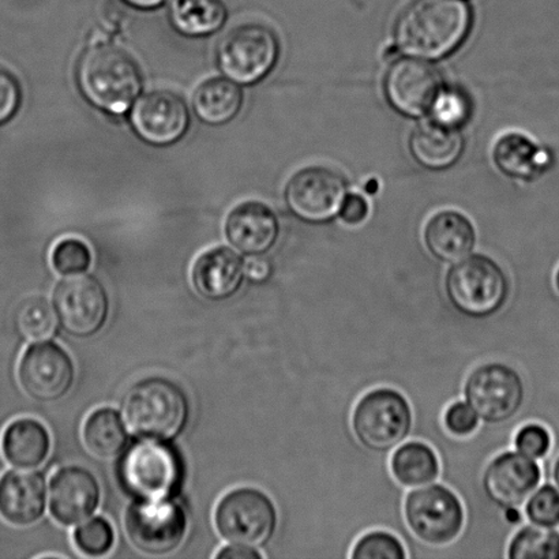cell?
<instances>
[{"instance_id":"cell-14","label":"cell","mask_w":559,"mask_h":559,"mask_svg":"<svg viewBox=\"0 0 559 559\" xmlns=\"http://www.w3.org/2000/svg\"><path fill=\"white\" fill-rule=\"evenodd\" d=\"M22 391L38 403H55L71 391L75 365L62 345L43 342L31 345L19 366Z\"/></svg>"},{"instance_id":"cell-2","label":"cell","mask_w":559,"mask_h":559,"mask_svg":"<svg viewBox=\"0 0 559 559\" xmlns=\"http://www.w3.org/2000/svg\"><path fill=\"white\" fill-rule=\"evenodd\" d=\"M75 75L82 96L92 106L112 115L128 111L142 91L140 66L112 44L87 48L76 64Z\"/></svg>"},{"instance_id":"cell-39","label":"cell","mask_w":559,"mask_h":559,"mask_svg":"<svg viewBox=\"0 0 559 559\" xmlns=\"http://www.w3.org/2000/svg\"><path fill=\"white\" fill-rule=\"evenodd\" d=\"M22 87L10 71L0 68V124L14 117L21 106Z\"/></svg>"},{"instance_id":"cell-27","label":"cell","mask_w":559,"mask_h":559,"mask_svg":"<svg viewBox=\"0 0 559 559\" xmlns=\"http://www.w3.org/2000/svg\"><path fill=\"white\" fill-rule=\"evenodd\" d=\"M168 19L188 37H206L226 25L228 11L222 0H171Z\"/></svg>"},{"instance_id":"cell-41","label":"cell","mask_w":559,"mask_h":559,"mask_svg":"<svg viewBox=\"0 0 559 559\" xmlns=\"http://www.w3.org/2000/svg\"><path fill=\"white\" fill-rule=\"evenodd\" d=\"M217 559H261L264 556L259 550L251 549L250 546L234 545L224 547L216 555Z\"/></svg>"},{"instance_id":"cell-5","label":"cell","mask_w":559,"mask_h":559,"mask_svg":"<svg viewBox=\"0 0 559 559\" xmlns=\"http://www.w3.org/2000/svg\"><path fill=\"white\" fill-rule=\"evenodd\" d=\"M414 413L408 399L393 388H377L356 403L350 427L361 447L389 453L403 445L413 431Z\"/></svg>"},{"instance_id":"cell-38","label":"cell","mask_w":559,"mask_h":559,"mask_svg":"<svg viewBox=\"0 0 559 559\" xmlns=\"http://www.w3.org/2000/svg\"><path fill=\"white\" fill-rule=\"evenodd\" d=\"M480 419L474 409L465 402H456L443 414V426L452 436L464 438L473 436L478 430Z\"/></svg>"},{"instance_id":"cell-32","label":"cell","mask_w":559,"mask_h":559,"mask_svg":"<svg viewBox=\"0 0 559 559\" xmlns=\"http://www.w3.org/2000/svg\"><path fill=\"white\" fill-rule=\"evenodd\" d=\"M429 115L432 122L460 130L473 115V102L462 87L443 85Z\"/></svg>"},{"instance_id":"cell-10","label":"cell","mask_w":559,"mask_h":559,"mask_svg":"<svg viewBox=\"0 0 559 559\" xmlns=\"http://www.w3.org/2000/svg\"><path fill=\"white\" fill-rule=\"evenodd\" d=\"M465 403L486 425L511 421L525 403V383L512 366L489 361L475 367L464 382Z\"/></svg>"},{"instance_id":"cell-44","label":"cell","mask_w":559,"mask_h":559,"mask_svg":"<svg viewBox=\"0 0 559 559\" xmlns=\"http://www.w3.org/2000/svg\"><path fill=\"white\" fill-rule=\"evenodd\" d=\"M506 519L509 524L518 525L522 523V512L519 511V508L506 509Z\"/></svg>"},{"instance_id":"cell-8","label":"cell","mask_w":559,"mask_h":559,"mask_svg":"<svg viewBox=\"0 0 559 559\" xmlns=\"http://www.w3.org/2000/svg\"><path fill=\"white\" fill-rule=\"evenodd\" d=\"M280 41L275 32L264 24L234 27L217 44L218 69L227 79L242 85H253L275 69Z\"/></svg>"},{"instance_id":"cell-17","label":"cell","mask_w":559,"mask_h":559,"mask_svg":"<svg viewBox=\"0 0 559 559\" xmlns=\"http://www.w3.org/2000/svg\"><path fill=\"white\" fill-rule=\"evenodd\" d=\"M542 469L536 460L518 451L498 454L481 476V487L496 507L520 508L538 489Z\"/></svg>"},{"instance_id":"cell-42","label":"cell","mask_w":559,"mask_h":559,"mask_svg":"<svg viewBox=\"0 0 559 559\" xmlns=\"http://www.w3.org/2000/svg\"><path fill=\"white\" fill-rule=\"evenodd\" d=\"M271 271L270 262L262 260L261 257H253V261L246 265V275L255 280V282H264L270 277Z\"/></svg>"},{"instance_id":"cell-6","label":"cell","mask_w":559,"mask_h":559,"mask_svg":"<svg viewBox=\"0 0 559 559\" xmlns=\"http://www.w3.org/2000/svg\"><path fill=\"white\" fill-rule=\"evenodd\" d=\"M119 473L136 500H173L182 489L185 463L168 441L146 440L126 452Z\"/></svg>"},{"instance_id":"cell-40","label":"cell","mask_w":559,"mask_h":559,"mask_svg":"<svg viewBox=\"0 0 559 559\" xmlns=\"http://www.w3.org/2000/svg\"><path fill=\"white\" fill-rule=\"evenodd\" d=\"M369 202L360 194H348L340 210L338 216L348 226H358L369 216Z\"/></svg>"},{"instance_id":"cell-31","label":"cell","mask_w":559,"mask_h":559,"mask_svg":"<svg viewBox=\"0 0 559 559\" xmlns=\"http://www.w3.org/2000/svg\"><path fill=\"white\" fill-rule=\"evenodd\" d=\"M15 326L22 337L29 342L51 336L57 326L53 306L43 296H31L15 311Z\"/></svg>"},{"instance_id":"cell-13","label":"cell","mask_w":559,"mask_h":559,"mask_svg":"<svg viewBox=\"0 0 559 559\" xmlns=\"http://www.w3.org/2000/svg\"><path fill=\"white\" fill-rule=\"evenodd\" d=\"M347 195V179L328 167L300 169L288 180L284 191L290 213L309 224L332 222L338 216Z\"/></svg>"},{"instance_id":"cell-20","label":"cell","mask_w":559,"mask_h":559,"mask_svg":"<svg viewBox=\"0 0 559 559\" xmlns=\"http://www.w3.org/2000/svg\"><path fill=\"white\" fill-rule=\"evenodd\" d=\"M224 233L240 253L262 257L276 245L280 223L270 206L260 201H246L228 213Z\"/></svg>"},{"instance_id":"cell-15","label":"cell","mask_w":559,"mask_h":559,"mask_svg":"<svg viewBox=\"0 0 559 559\" xmlns=\"http://www.w3.org/2000/svg\"><path fill=\"white\" fill-rule=\"evenodd\" d=\"M443 84L440 70L418 58L394 60L383 79V93L394 111L407 118L430 114Z\"/></svg>"},{"instance_id":"cell-19","label":"cell","mask_w":559,"mask_h":559,"mask_svg":"<svg viewBox=\"0 0 559 559\" xmlns=\"http://www.w3.org/2000/svg\"><path fill=\"white\" fill-rule=\"evenodd\" d=\"M47 508V484L40 473L8 471L0 476V518L14 527L40 522Z\"/></svg>"},{"instance_id":"cell-9","label":"cell","mask_w":559,"mask_h":559,"mask_svg":"<svg viewBox=\"0 0 559 559\" xmlns=\"http://www.w3.org/2000/svg\"><path fill=\"white\" fill-rule=\"evenodd\" d=\"M277 524L275 502L255 487L228 491L215 511L217 533L233 545L257 547L270 544Z\"/></svg>"},{"instance_id":"cell-37","label":"cell","mask_w":559,"mask_h":559,"mask_svg":"<svg viewBox=\"0 0 559 559\" xmlns=\"http://www.w3.org/2000/svg\"><path fill=\"white\" fill-rule=\"evenodd\" d=\"M551 445L550 431L538 424L525 425L514 436V449L534 460L545 459L549 454Z\"/></svg>"},{"instance_id":"cell-43","label":"cell","mask_w":559,"mask_h":559,"mask_svg":"<svg viewBox=\"0 0 559 559\" xmlns=\"http://www.w3.org/2000/svg\"><path fill=\"white\" fill-rule=\"evenodd\" d=\"M123 2L139 10H155L162 8L167 0H123Z\"/></svg>"},{"instance_id":"cell-30","label":"cell","mask_w":559,"mask_h":559,"mask_svg":"<svg viewBox=\"0 0 559 559\" xmlns=\"http://www.w3.org/2000/svg\"><path fill=\"white\" fill-rule=\"evenodd\" d=\"M509 559H559V533L555 528L527 525L509 542Z\"/></svg>"},{"instance_id":"cell-34","label":"cell","mask_w":559,"mask_h":559,"mask_svg":"<svg viewBox=\"0 0 559 559\" xmlns=\"http://www.w3.org/2000/svg\"><path fill=\"white\" fill-rule=\"evenodd\" d=\"M74 544L82 555L103 557L112 550L115 531L104 518H93L74 531Z\"/></svg>"},{"instance_id":"cell-21","label":"cell","mask_w":559,"mask_h":559,"mask_svg":"<svg viewBox=\"0 0 559 559\" xmlns=\"http://www.w3.org/2000/svg\"><path fill=\"white\" fill-rule=\"evenodd\" d=\"M246 277L242 257L226 246L204 251L191 267V284L206 300L223 301L239 293Z\"/></svg>"},{"instance_id":"cell-24","label":"cell","mask_w":559,"mask_h":559,"mask_svg":"<svg viewBox=\"0 0 559 559\" xmlns=\"http://www.w3.org/2000/svg\"><path fill=\"white\" fill-rule=\"evenodd\" d=\"M0 447L4 459L14 467L37 468L51 451V436L41 421L16 419L5 427Z\"/></svg>"},{"instance_id":"cell-45","label":"cell","mask_w":559,"mask_h":559,"mask_svg":"<svg viewBox=\"0 0 559 559\" xmlns=\"http://www.w3.org/2000/svg\"><path fill=\"white\" fill-rule=\"evenodd\" d=\"M552 479H555L557 490L559 491V457L557 459L555 468H552Z\"/></svg>"},{"instance_id":"cell-11","label":"cell","mask_w":559,"mask_h":559,"mask_svg":"<svg viewBox=\"0 0 559 559\" xmlns=\"http://www.w3.org/2000/svg\"><path fill=\"white\" fill-rule=\"evenodd\" d=\"M130 544L146 556L171 555L188 534V516L173 500H139L124 518Z\"/></svg>"},{"instance_id":"cell-35","label":"cell","mask_w":559,"mask_h":559,"mask_svg":"<svg viewBox=\"0 0 559 559\" xmlns=\"http://www.w3.org/2000/svg\"><path fill=\"white\" fill-rule=\"evenodd\" d=\"M349 557L353 559H405L407 551L396 535L378 530L360 536Z\"/></svg>"},{"instance_id":"cell-25","label":"cell","mask_w":559,"mask_h":559,"mask_svg":"<svg viewBox=\"0 0 559 559\" xmlns=\"http://www.w3.org/2000/svg\"><path fill=\"white\" fill-rule=\"evenodd\" d=\"M492 160L508 178L534 180L549 169V152L520 133L502 135L492 150Z\"/></svg>"},{"instance_id":"cell-28","label":"cell","mask_w":559,"mask_h":559,"mask_svg":"<svg viewBox=\"0 0 559 559\" xmlns=\"http://www.w3.org/2000/svg\"><path fill=\"white\" fill-rule=\"evenodd\" d=\"M391 471L397 484L408 489L435 484L440 478L441 463L435 449L425 442H404L392 454Z\"/></svg>"},{"instance_id":"cell-18","label":"cell","mask_w":559,"mask_h":559,"mask_svg":"<svg viewBox=\"0 0 559 559\" xmlns=\"http://www.w3.org/2000/svg\"><path fill=\"white\" fill-rule=\"evenodd\" d=\"M102 490L95 475L80 465H69L53 475L49 486V511L60 525H76L100 506Z\"/></svg>"},{"instance_id":"cell-29","label":"cell","mask_w":559,"mask_h":559,"mask_svg":"<svg viewBox=\"0 0 559 559\" xmlns=\"http://www.w3.org/2000/svg\"><path fill=\"white\" fill-rule=\"evenodd\" d=\"M84 443L93 456L103 460L118 457L128 448L129 435L122 416L114 408H98L87 416L82 429Z\"/></svg>"},{"instance_id":"cell-12","label":"cell","mask_w":559,"mask_h":559,"mask_svg":"<svg viewBox=\"0 0 559 559\" xmlns=\"http://www.w3.org/2000/svg\"><path fill=\"white\" fill-rule=\"evenodd\" d=\"M52 306L66 333L90 338L106 325L109 296L102 282L82 273L60 280L53 289Z\"/></svg>"},{"instance_id":"cell-3","label":"cell","mask_w":559,"mask_h":559,"mask_svg":"<svg viewBox=\"0 0 559 559\" xmlns=\"http://www.w3.org/2000/svg\"><path fill=\"white\" fill-rule=\"evenodd\" d=\"M123 414L136 436L169 442L182 435L188 426V394L168 378H145L126 393Z\"/></svg>"},{"instance_id":"cell-1","label":"cell","mask_w":559,"mask_h":559,"mask_svg":"<svg viewBox=\"0 0 559 559\" xmlns=\"http://www.w3.org/2000/svg\"><path fill=\"white\" fill-rule=\"evenodd\" d=\"M473 29L465 0H413L394 22L397 49L408 57L440 60L456 52Z\"/></svg>"},{"instance_id":"cell-36","label":"cell","mask_w":559,"mask_h":559,"mask_svg":"<svg viewBox=\"0 0 559 559\" xmlns=\"http://www.w3.org/2000/svg\"><path fill=\"white\" fill-rule=\"evenodd\" d=\"M525 516L540 527H559V491L556 487L545 485L536 489L525 506Z\"/></svg>"},{"instance_id":"cell-7","label":"cell","mask_w":559,"mask_h":559,"mask_svg":"<svg viewBox=\"0 0 559 559\" xmlns=\"http://www.w3.org/2000/svg\"><path fill=\"white\" fill-rule=\"evenodd\" d=\"M404 520L421 544L441 547L462 535L465 511L456 492L443 485L415 487L404 500Z\"/></svg>"},{"instance_id":"cell-46","label":"cell","mask_w":559,"mask_h":559,"mask_svg":"<svg viewBox=\"0 0 559 559\" xmlns=\"http://www.w3.org/2000/svg\"><path fill=\"white\" fill-rule=\"evenodd\" d=\"M555 285H556L557 293L559 294V267H558V270L556 272Z\"/></svg>"},{"instance_id":"cell-4","label":"cell","mask_w":559,"mask_h":559,"mask_svg":"<svg viewBox=\"0 0 559 559\" xmlns=\"http://www.w3.org/2000/svg\"><path fill=\"white\" fill-rule=\"evenodd\" d=\"M443 289L449 304L469 320L498 314L511 298V280L496 260L474 254L454 262L447 272Z\"/></svg>"},{"instance_id":"cell-26","label":"cell","mask_w":559,"mask_h":559,"mask_svg":"<svg viewBox=\"0 0 559 559\" xmlns=\"http://www.w3.org/2000/svg\"><path fill=\"white\" fill-rule=\"evenodd\" d=\"M243 106V92L229 79L213 76L201 82L193 93V108L202 122L223 126L231 122Z\"/></svg>"},{"instance_id":"cell-23","label":"cell","mask_w":559,"mask_h":559,"mask_svg":"<svg viewBox=\"0 0 559 559\" xmlns=\"http://www.w3.org/2000/svg\"><path fill=\"white\" fill-rule=\"evenodd\" d=\"M464 147L462 131L432 120L419 124L408 140L411 156L429 171H443L453 167L463 156Z\"/></svg>"},{"instance_id":"cell-22","label":"cell","mask_w":559,"mask_h":559,"mask_svg":"<svg viewBox=\"0 0 559 559\" xmlns=\"http://www.w3.org/2000/svg\"><path fill=\"white\" fill-rule=\"evenodd\" d=\"M424 238L426 249L443 264L465 259L473 253L476 243L474 224L456 211L436 213L426 224Z\"/></svg>"},{"instance_id":"cell-16","label":"cell","mask_w":559,"mask_h":559,"mask_svg":"<svg viewBox=\"0 0 559 559\" xmlns=\"http://www.w3.org/2000/svg\"><path fill=\"white\" fill-rule=\"evenodd\" d=\"M135 134L147 144L169 146L183 139L190 128L188 104L177 93L152 91L135 100L130 114Z\"/></svg>"},{"instance_id":"cell-33","label":"cell","mask_w":559,"mask_h":559,"mask_svg":"<svg viewBox=\"0 0 559 559\" xmlns=\"http://www.w3.org/2000/svg\"><path fill=\"white\" fill-rule=\"evenodd\" d=\"M51 264L62 276H76L87 272L92 264V251L84 240L64 238L53 246Z\"/></svg>"}]
</instances>
